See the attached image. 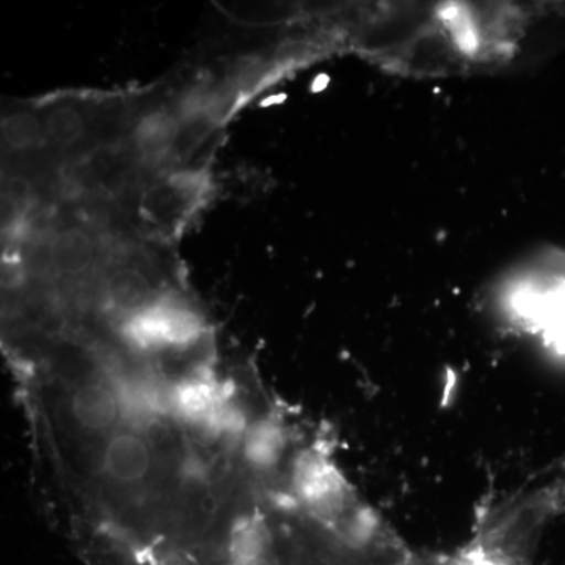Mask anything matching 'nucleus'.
<instances>
[{"instance_id": "f257e3e1", "label": "nucleus", "mask_w": 565, "mask_h": 565, "mask_svg": "<svg viewBox=\"0 0 565 565\" xmlns=\"http://www.w3.org/2000/svg\"><path fill=\"white\" fill-rule=\"evenodd\" d=\"M564 3L388 2L373 62L403 76H451L508 65Z\"/></svg>"}, {"instance_id": "f03ea898", "label": "nucleus", "mask_w": 565, "mask_h": 565, "mask_svg": "<svg viewBox=\"0 0 565 565\" xmlns=\"http://www.w3.org/2000/svg\"><path fill=\"white\" fill-rule=\"evenodd\" d=\"M200 184L193 174H173L147 192L141 203L145 217L158 225L181 222L195 207Z\"/></svg>"}, {"instance_id": "7ed1b4c3", "label": "nucleus", "mask_w": 565, "mask_h": 565, "mask_svg": "<svg viewBox=\"0 0 565 565\" xmlns=\"http://www.w3.org/2000/svg\"><path fill=\"white\" fill-rule=\"evenodd\" d=\"M102 296L104 308L120 323L122 319L151 303L159 294L145 273L137 267L125 266L107 275L102 286Z\"/></svg>"}, {"instance_id": "20e7f679", "label": "nucleus", "mask_w": 565, "mask_h": 565, "mask_svg": "<svg viewBox=\"0 0 565 565\" xmlns=\"http://www.w3.org/2000/svg\"><path fill=\"white\" fill-rule=\"evenodd\" d=\"M52 273L66 280H77L88 273L95 259V244L84 230L66 228L55 234L47 247Z\"/></svg>"}, {"instance_id": "39448f33", "label": "nucleus", "mask_w": 565, "mask_h": 565, "mask_svg": "<svg viewBox=\"0 0 565 565\" xmlns=\"http://www.w3.org/2000/svg\"><path fill=\"white\" fill-rule=\"evenodd\" d=\"M180 128L172 115L151 111L145 115L134 129V145L143 158L161 161L177 145Z\"/></svg>"}, {"instance_id": "423d86ee", "label": "nucleus", "mask_w": 565, "mask_h": 565, "mask_svg": "<svg viewBox=\"0 0 565 565\" xmlns=\"http://www.w3.org/2000/svg\"><path fill=\"white\" fill-rule=\"evenodd\" d=\"M2 137L11 150L24 151L39 145L43 132H41L39 120L33 115L28 111H18L2 121Z\"/></svg>"}, {"instance_id": "0eeeda50", "label": "nucleus", "mask_w": 565, "mask_h": 565, "mask_svg": "<svg viewBox=\"0 0 565 565\" xmlns=\"http://www.w3.org/2000/svg\"><path fill=\"white\" fill-rule=\"evenodd\" d=\"M84 132V118L73 107H57L47 115L46 134L54 143L70 147L77 143Z\"/></svg>"}, {"instance_id": "6e6552de", "label": "nucleus", "mask_w": 565, "mask_h": 565, "mask_svg": "<svg viewBox=\"0 0 565 565\" xmlns=\"http://www.w3.org/2000/svg\"><path fill=\"white\" fill-rule=\"evenodd\" d=\"M481 565H486V563H484V564H481Z\"/></svg>"}]
</instances>
